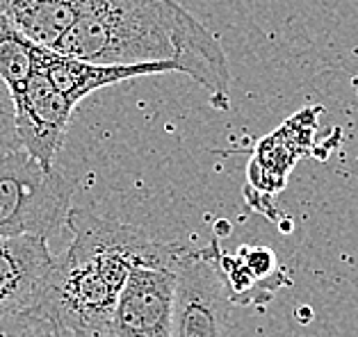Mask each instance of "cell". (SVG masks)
Returning a JSON list of instances; mask_svg holds the SVG:
<instances>
[{
  "label": "cell",
  "instance_id": "cell-1",
  "mask_svg": "<svg viewBox=\"0 0 358 337\" xmlns=\"http://www.w3.org/2000/svg\"><path fill=\"white\" fill-rule=\"evenodd\" d=\"M55 53L99 64H176L229 110L231 66L220 39L176 0H92Z\"/></svg>",
  "mask_w": 358,
  "mask_h": 337
},
{
  "label": "cell",
  "instance_id": "cell-2",
  "mask_svg": "<svg viewBox=\"0 0 358 337\" xmlns=\"http://www.w3.org/2000/svg\"><path fill=\"white\" fill-rule=\"evenodd\" d=\"M73 185L23 149L0 158V237H53L69 223Z\"/></svg>",
  "mask_w": 358,
  "mask_h": 337
},
{
  "label": "cell",
  "instance_id": "cell-3",
  "mask_svg": "<svg viewBox=\"0 0 358 337\" xmlns=\"http://www.w3.org/2000/svg\"><path fill=\"white\" fill-rule=\"evenodd\" d=\"M231 306L208 248H201L176 274L173 337H226Z\"/></svg>",
  "mask_w": 358,
  "mask_h": 337
},
{
  "label": "cell",
  "instance_id": "cell-4",
  "mask_svg": "<svg viewBox=\"0 0 358 337\" xmlns=\"http://www.w3.org/2000/svg\"><path fill=\"white\" fill-rule=\"evenodd\" d=\"M14 123L21 149L43 169L53 171L62 151L76 105L62 96L41 71L14 93Z\"/></svg>",
  "mask_w": 358,
  "mask_h": 337
},
{
  "label": "cell",
  "instance_id": "cell-5",
  "mask_svg": "<svg viewBox=\"0 0 358 337\" xmlns=\"http://www.w3.org/2000/svg\"><path fill=\"white\" fill-rule=\"evenodd\" d=\"M176 274L139 267L119 294L112 333L115 337H173Z\"/></svg>",
  "mask_w": 358,
  "mask_h": 337
},
{
  "label": "cell",
  "instance_id": "cell-6",
  "mask_svg": "<svg viewBox=\"0 0 358 337\" xmlns=\"http://www.w3.org/2000/svg\"><path fill=\"white\" fill-rule=\"evenodd\" d=\"M55 257L41 237H0V304L7 315L39 308L48 292Z\"/></svg>",
  "mask_w": 358,
  "mask_h": 337
},
{
  "label": "cell",
  "instance_id": "cell-7",
  "mask_svg": "<svg viewBox=\"0 0 358 337\" xmlns=\"http://www.w3.org/2000/svg\"><path fill=\"white\" fill-rule=\"evenodd\" d=\"M39 71L48 77V82L78 105L83 98H87L94 91H101L112 84H121L126 80H139L148 75H162V73H180L176 64L158 62V64H99V62H85V59L59 55L55 50L41 53Z\"/></svg>",
  "mask_w": 358,
  "mask_h": 337
},
{
  "label": "cell",
  "instance_id": "cell-8",
  "mask_svg": "<svg viewBox=\"0 0 358 337\" xmlns=\"http://www.w3.org/2000/svg\"><path fill=\"white\" fill-rule=\"evenodd\" d=\"M90 3L92 0H0V14L32 44L55 50Z\"/></svg>",
  "mask_w": 358,
  "mask_h": 337
},
{
  "label": "cell",
  "instance_id": "cell-9",
  "mask_svg": "<svg viewBox=\"0 0 358 337\" xmlns=\"http://www.w3.org/2000/svg\"><path fill=\"white\" fill-rule=\"evenodd\" d=\"M41 53V46L32 44L10 19L0 14V77L10 87L12 96L39 71Z\"/></svg>",
  "mask_w": 358,
  "mask_h": 337
},
{
  "label": "cell",
  "instance_id": "cell-10",
  "mask_svg": "<svg viewBox=\"0 0 358 337\" xmlns=\"http://www.w3.org/2000/svg\"><path fill=\"white\" fill-rule=\"evenodd\" d=\"M0 337H69V331L57 324L43 308H32L0 322Z\"/></svg>",
  "mask_w": 358,
  "mask_h": 337
},
{
  "label": "cell",
  "instance_id": "cell-11",
  "mask_svg": "<svg viewBox=\"0 0 358 337\" xmlns=\"http://www.w3.org/2000/svg\"><path fill=\"white\" fill-rule=\"evenodd\" d=\"M240 260L249 267V269L258 276L260 280L272 283L276 287H281L285 283V276L276 269V255L265 246H244L240 250Z\"/></svg>",
  "mask_w": 358,
  "mask_h": 337
},
{
  "label": "cell",
  "instance_id": "cell-12",
  "mask_svg": "<svg viewBox=\"0 0 358 337\" xmlns=\"http://www.w3.org/2000/svg\"><path fill=\"white\" fill-rule=\"evenodd\" d=\"M19 137H16V123H14V98L10 87L0 77V158L12 151H19Z\"/></svg>",
  "mask_w": 358,
  "mask_h": 337
},
{
  "label": "cell",
  "instance_id": "cell-13",
  "mask_svg": "<svg viewBox=\"0 0 358 337\" xmlns=\"http://www.w3.org/2000/svg\"><path fill=\"white\" fill-rule=\"evenodd\" d=\"M69 337H115L112 331H69Z\"/></svg>",
  "mask_w": 358,
  "mask_h": 337
},
{
  "label": "cell",
  "instance_id": "cell-14",
  "mask_svg": "<svg viewBox=\"0 0 358 337\" xmlns=\"http://www.w3.org/2000/svg\"><path fill=\"white\" fill-rule=\"evenodd\" d=\"M7 317H10V315H7V310H5V306H3V304H0V322H3V319H7Z\"/></svg>",
  "mask_w": 358,
  "mask_h": 337
}]
</instances>
